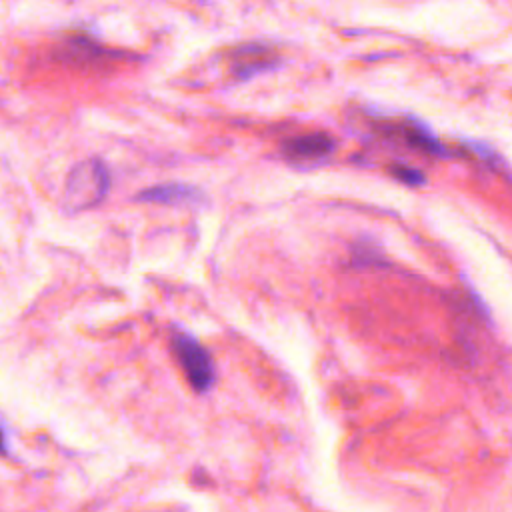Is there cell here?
Segmentation results:
<instances>
[{"label": "cell", "mask_w": 512, "mask_h": 512, "mask_svg": "<svg viewBox=\"0 0 512 512\" xmlns=\"http://www.w3.org/2000/svg\"><path fill=\"white\" fill-rule=\"evenodd\" d=\"M486 166H490L492 170H508L506 168V162H504V158L492 148V146H488V144H484V142H478V140H462Z\"/></svg>", "instance_id": "obj_7"}, {"label": "cell", "mask_w": 512, "mask_h": 512, "mask_svg": "<svg viewBox=\"0 0 512 512\" xmlns=\"http://www.w3.org/2000/svg\"><path fill=\"white\" fill-rule=\"evenodd\" d=\"M388 170L396 180H400L402 184H408V186H422L426 182V176L418 168L404 164V162H396Z\"/></svg>", "instance_id": "obj_8"}, {"label": "cell", "mask_w": 512, "mask_h": 512, "mask_svg": "<svg viewBox=\"0 0 512 512\" xmlns=\"http://www.w3.org/2000/svg\"><path fill=\"white\" fill-rule=\"evenodd\" d=\"M390 136L394 138H402L404 144H408L414 150L426 152L430 156H438V158H448L450 150L444 148V144L440 142V138L434 134V130L420 118L416 116H406L402 122L396 124H384L382 126Z\"/></svg>", "instance_id": "obj_4"}, {"label": "cell", "mask_w": 512, "mask_h": 512, "mask_svg": "<svg viewBox=\"0 0 512 512\" xmlns=\"http://www.w3.org/2000/svg\"><path fill=\"white\" fill-rule=\"evenodd\" d=\"M110 188L108 168L92 158L74 166L66 182V204L72 210L96 206Z\"/></svg>", "instance_id": "obj_2"}, {"label": "cell", "mask_w": 512, "mask_h": 512, "mask_svg": "<svg viewBox=\"0 0 512 512\" xmlns=\"http://www.w3.org/2000/svg\"><path fill=\"white\" fill-rule=\"evenodd\" d=\"M276 64L278 56L264 44H244L230 54V70L236 80H248L260 72L272 70Z\"/></svg>", "instance_id": "obj_5"}, {"label": "cell", "mask_w": 512, "mask_h": 512, "mask_svg": "<svg viewBox=\"0 0 512 512\" xmlns=\"http://www.w3.org/2000/svg\"><path fill=\"white\" fill-rule=\"evenodd\" d=\"M280 150L286 162L308 168L328 160L336 150V140L326 132H310L284 140Z\"/></svg>", "instance_id": "obj_3"}, {"label": "cell", "mask_w": 512, "mask_h": 512, "mask_svg": "<svg viewBox=\"0 0 512 512\" xmlns=\"http://www.w3.org/2000/svg\"><path fill=\"white\" fill-rule=\"evenodd\" d=\"M136 200L164 204V206H180V204L192 206V204L206 202L202 190L186 182H164V184L144 188L136 194Z\"/></svg>", "instance_id": "obj_6"}, {"label": "cell", "mask_w": 512, "mask_h": 512, "mask_svg": "<svg viewBox=\"0 0 512 512\" xmlns=\"http://www.w3.org/2000/svg\"><path fill=\"white\" fill-rule=\"evenodd\" d=\"M172 350L188 384L198 394L208 392L216 382V368L210 352L198 342L194 334L180 328H176L172 334Z\"/></svg>", "instance_id": "obj_1"}]
</instances>
